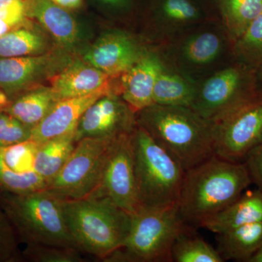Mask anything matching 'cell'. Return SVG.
Returning <instances> with one entry per match:
<instances>
[{"instance_id":"d6a6232c","label":"cell","mask_w":262,"mask_h":262,"mask_svg":"<svg viewBox=\"0 0 262 262\" xmlns=\"http://www.w3.org/2000/svg\"><path fill=\"white\" fill-rule=\"evenodd\" d=\"M17 237L0 198V262H15L20 259Z\"/></svg>"},{"instance_id":"4316f807","label":"cell","mask_w":262,"mask_h":262,"mask_svg":"<svg viewBox=\"0 0 262 262\" xmlns=\"http://www.w3.org/2000/svg\"><path fill=\"white\" fill-rule=\"evenodd\" d=\"M46 52L44 37L29 27L19 26L0 37V58L38 56Z\"/></svg>"},{"instance_id":"2e32d148","label":"cell","mask_w":262,"mask_h":262,"mask_svg":"<svg viewBox=\"0 0 262 262\" xmlns=\"http://www.w3.org/2000/svg\"><path fill=\"white\" fill-rule=\"evenodd\" d=\"M118 77H112L82 60L71 61L51 77L52 89L58 101L80 97L100 91L120 96V82L113 84Z\"/></svg>"},{"instance_id":"44dd1931","label":"cell","mask_w":262,"mask_h":262,"mask_svg":"<svg viewBox=\"0 0 262 262\" xmlns=\"http://www.w3.org/2000/svg\"><path fill=\"white\" fill-rule=\"evenodd\" d=\"M198 82L163 63L155 82L153 102L191 108L195 98Z\"/></svg>"},{"instance_id":"836d02e7","label":"cell","mask_w":262,"mask_h":262,"mask_svg":"<svg viewBox=\"0 0 262 262\" xmlns=\"http://www.w3.org/2000/svg\"><path fill=\"white\" fill-rule=\"evenodd\" d=\"M244 163L252 183L262 190V142L248 155Z\"/></svg>"},{"instance_id":"9c48e42d","label":"cell","mask_w":262,"mask_h":262,"mask_svg":"<svg viewBox=\"0 0 262 262\" xmlns=\"http://www.w3.org/2000/svg\"><path fill=\"white\" fill-rule=\"evenodd\" d=\"M117 139L85 138L77 141L70 158L48 183L46 189L63 200L92 195L99 185L108 154Z\"/></svg>"},{"instance_id":"7c38bea8","label":"cell","mask_w":262,"mask_h":262,"mask_svg":"<svg viewBox=\"0 0 262 262\" xmlns=\"http://www.w3.org/2000/svg\"><path fill=\"white\" fill-rule=\"evenodd\" d=\"M132 134L120 136L115 141L99 185L91 195L108 198L130 214L139 208L131 139Z\"/></svg>"},{"instance_id":"f1b7e54d","label":"cell","mask_w":262,"mask_h":262,"mask_svg":"<svg viewBox=\"0 0 262 262\" xmlns=\"http://www.w3.org/2000/svg\"><path fill=\"white\" fill-rule=\"evenodd\" d=\"M47 182L35 172L16 173L5 163L0 152V191L21 194L46 189Z\"/></svg>"},{"instance_id":"52a82bcc","label":"cell","mask_w":262,"mask_h":262,"mask_svg":"<svg viewBox=\"0 0 262 262\" xmlns=\"http://www.w3.org/2000/svg\"><path fill=\"white\" fill-rule=\"evenodd\" d=\"M131 139L139 208L178 203L185 170L142 127Z\"/></svg>"},{"instance_id":"9a60e30c","label":"cell","mask_w":262,"mask_h":262,"mask_svg":"<svg viewBox=\"0 0 262 262\" xmlns=\"http://www.w3.org/2000/svg\"><path fill=\"white\" fill-rule=\"evenodd\" d=\"M72 61L64 54L44 53L38 56L0 58V89L10 100L39 86Z\"/></svg>"},{"instance_id":"8d00e7d4","label":"cell","mask_w":262,"mask_h":262,"mask_svg":"<svg viewBox=\"0 0 262 262\" xmlns=\"http://www.w3.org/2000/svg\"><path fill=\"white\" fill-rule=\"evenodd\" d=\"M56 4L67 10H75L80 8L82 0H53Z\"/></svg>"},{"instance_id":"cb8c5ba5","label":"cell","mask_w":262,"mask_h":262,"mask_svg":"<svg viewBox=\"0 0 262 262\" xmlns=\"http://www.w3.org/2000/svg\"><path fill=\"white\" fill-rule=\"evenodd\" d=\"M76 144L75 131L40 143L33 170L47 182V185L67 163Z\"/></svg>"},{"instance_id":"e575fe53","label":"cell","mask_w":262,"mask_h":262,"mask_svg":"<svg viewBox=\"0 0 262 262\" xmlns=\"http://www.w3.org/2000/svg\"><path fill=\"white\" fill-rule=\"evenodd\" d=\"M100 4L107 8L113 13L125 15L130 13L134 7V0H97Z\"/></svg>"},{"instance_id":"484cf974","label":"cell","mask_w":262,"mask_h":262,"mask_svg":"<svg viewBox=\"0 0 262 262\" xmlns=\"http://www.w3.org/2000/svg\"><path fill=\"white\" fill-rule=\"evenodd\" d=\"M262 13V0H220L219 14L234 41Z\"/></svg>"},{"instance_id":"60d3db41","label":"cell","mask_w":262,"mask_h":262,"mask_svg":"<svg viewBox=\"0 0 262 262\" xmlns=\"http://www.w3.org/2000/svg\"><path fill=\"white\" fill-rule=\"evenodd\" d=\"M15 0H0V10L8 6L10 3H13Z\"/></svg>"},{"instance_id":"ab89813d","label":"cell","mask_w":262,"mask_h":262,"mask_svg":"<svg viewBox=\"0 0 262 262\" xmlns=\"http://www.w3.org/2000/svg\"><path fill=\"white\" fill-rule=\"evenodd\" d=\"M248 262H262V247L249 258Z\"/></svg>"},{"instance_id":"5bb4252c","label":"cell","mask_w":262,"mask_h":262,"mask_svg":"<svg viewBox=\"0 0 262 262\" xmlns=\"http://www.w3.org/2000/svg\"><path fill=\"white\" fill-rule=\"evenodd\" d=\"M136 113L120 95L98 98L81 117L75 131V140L85 138L117 139L130 134L137 126Z\"/></svg>"},{"instance_id":"8fae6325","label":"cell","mask_w":262,"mask_h":262,"mask_svg":"<svg viewBox=\"0 0 262 262\" xmlns=\"http://www.w3.org/2000/svg\"><path fill=\"white\" fill-rule=\"evenodd\" d=\"M211 18L215 17L201 0H151L141 36L150 46L158 47Z\"/></svg>"},{"instance_id":"277c9868","label":"cell","mask_w":262,"mask_h":262,"mask_svg":"<svg viewBox=\"0 0 262 262\" xmlns=\"http://www.w3.org/2000/svg\"><path fill=\"white\" fill-rule=\"evenodd\" d=\"M234 43L221 19L215 18L155 48L164 63L199 82L234 61Z\"/></svg>"},{"instance_id":"d590c367","label":"cell","mask_w":262,"mask_h":262,"mask_svg":"<svg viewBox=\"0 0 262 262\" xmlns=\"http://www.w3.org/2000/svg\"><path fill=\"white\" fill-rule=\"evenodd\" d=\"M201 1L213 17L220 18L219 9H220V0H201Z\"/></svg>"},{"instance_id":"7a4b0ae2","label":"cell","mask_w":262,"mask_h":262,"mask_svg":"<svg viewBox=\"0 0 262 262\" xmlns=\"http://www.w3.org/2000/svg\"><path fill=\"white\" fill-rule=\"evenodd\" d=\"M252 184L244 163H234L213 155L186 170L179 210L188 225L201 227L239 198Z\"/></svg>"},{"instance_id":"5b68a950","label":"cell","mask_w":262,"mask_h":262,"mask_svg":"<svg viewBox=\"0 0 262 262\" xmlns=\"http://www.w3.org/2000/svg\"><path fill=\"white\" fill-rule=\"evenodd\" d=\"M0 198L17 237L24 244L79 249L67 227L63 200L59 196L43 189L21 194L0 191Z\"/></svg>"},{"instance_id":"ac0fdd59","label":"cell","mask_w":262,"mask_h":262,"mask_svg":"<svg viewBox=\"0 0 262 262\" xmlns=\"http://www.w3.org/2000/svg\"><path fill=\"white\" fill-rule=\"evenodd\" d=\"M108 94L100 91L80 97L60 100L42 121L33 128L30 140L42 143L74 132L88 108L98 98Z\"/></svg>"},{"instance_id":"3957f363","label":"cell","mask_w":262,"mask_h":262,"mask_svg":"<svg viewBox=\"0 0 262 262\" xmlns=\"http://www.w3.org/2000/svg\"><path fill=\"white\" fill-rule=\"evenodd\" d=\"M66 222L77 247L104 261L126 241L132 214L106 198L63 200Z\"/></svg>"},{"instance_id":"4dcf8cb0","label":"cell","mask_w":262,"mask_h":262,"mask_svg":"<svg viewBox=\"0 0 262 262\" xmlns=\"http://www.w3.org/2000/svg\"><path fill=\"white\" fill-rule=\"evenodd\" d=\"M40 143L29 140L8 147L0 148L3 160L16 173L34 171V158Z\"/></svg>"},{"instance_id":"e0dca14e","label":"cell","mask_w":262,"mask_h":262,"mask_svg":"<svg viewBox=\"0 0 262 262\" xmlns=\"http://www.w3.org/2000/svg\"><path fill=\"white\" fill-rule=\"evenodd\" d=\"M163 63L152 46L120 76V96L136 113L154 103L153 91Z\"/></svg>"},{"instance_id":"74e56055","label":"cell","mask_w":262,"mask_h":262,"mask_svg":"<svg viewBox=\"0 0 262 262\" xmlns=\"http://www.w3.org/2000/svg\"><path fill=\"white\" fill-rule=\"evenodd\" d=\"M11 100L5 94L3 90L0 89V112L5 111L9 106Z\"/></svg>"},{"instance_id":"8992f818","label":"cell","mask_w":262,"mask_h":262,"mask_svg":"<svg viewBox=\"0 0 262 262\" xmlns=\"http://www.w3.org/2000/svg\"><path fill=\"white\" fill-rule=\"evenodd\" d=\"M189 228L181 216L178 203L161 208H139L132 214L126 241L104 261H173L174 243Z\"/></svg>"},{"instance_id":"d4e9b609","label":"cell","mask_w":262,"mask_h":262,"mask_svg":"<svg viewBox=\"0 0 262 262\" xmlns=\"http://www.w3.org/2000/svg\"><path fill=\"white\" fill-rule=\"evenodd\" d=\"M234 59L252 72L262 90V13L234 41Z\"/></svg>"},{"instance_id":"ffe728a7","label":"cell","mask_w":262,"mask_h":262,"mask_svg":"<svg viewBox=\"0 0 262 262\" xmlns=\"http://www.w3.org/2000/svg\"><path fill=\"white\" fill-rule=\"evenodd\" d=\"M262 223V190L244 192L233 203L201 225L213 233H223L250 224Z\"/></svg>"},{"instance_id":"7402d4cb","label":"cell","mask_w":262,"mask_h":262,"mask_svg":"<svg viewBox=\"0 0 262 262\" xmlns=\"http://www.w3.org/2000/svg\"><path fill=\"white\" fill-rule=\"evenodd\" d=\"M58 101L51 87L39 85L12 99L5 111L34 128Z\"/></svg>"},{"instance_id":"4fadbf2b","label":"cell","mask_w":262,"mask_h":262,"mask_svg":"<svg viewBox=\"0 0 262 262\" xmlns=\"http://www.w3.org/2000/svg\"><path fill=\"white\" fill-rule=\"evenodd\" d=\"M152 46L141 35L122 29L103 32L85 52L84 61L112 77H120Z\"/></svg>"},{"instance_id":"f35d334b","label":"cell","mask_w":262,"mask_h":262,"mask_svg":"<svg viewBox=\"0 0 262 262\" xmlns=\"http://www.w3.org/2000/svg\"><path fill=\"white\" fill-rule=\"evenodd\" d=\"M12 29H13V28L11 26H10L9 24L5 22L3 19L0 18V37L4 35L6 33L10 32Z\"/></svg>"},{"instance_id":"30bf717a","label":"cell","mask_w":262,"mask_h":262,"mask_svg":"<svg viewBox=\"0 0 262 262\" xmlns=\"http://www.w3.org/2000/svg\"><path fill=\"white\" fill-rule=\"evenodd\" d=\"M215 155L244 163L262 142V99L248 103L214 122Z\"/></svg>"},{"instance_id":"6da1fadb","label":"cell","mask_w":262,"mask_h":262,"mask_svg":"<svg viewBox=\"0 0 262 262\" xmlns=\"http://www.w3.org/2000/svg\"><path fill=\"white\" fill-rule=\"evenodd\" d=\"M136 117L137 125L185 171L215 155L214 124L192 108L153 103Z\"/></svg>"},{"instance_id":"603a6c76","label":"cell","mask_w":262,"mask_h":262,"mask_svg":"<svg viewBox=\"0 0 262 262\" xmlns=\"http://www.w3.org/2000/svg\"><path fill=\"white\" fill-rule=\"evenodd\" d=\"M217 251L225 260L248 262L262 247V223L250 224L216 236Z\"/></svg>"},{"instance_id":"83f0119b","label":"cell","mask_w":262,"mask_h":262,"mask_svg":"<svg viewBox=\"0 0 262 262\" xmlns=\"http://www.w3.org/2000/svg\"><path fill=\"white\" fill-rule=\"evenodd\" d=\"M176 262H223L220 253L204 239L192 234L189 228L179 234L172 248Z\"/></svg>"},{"instance_id":"d6986e66","label":"cell","mask_w":262,"mask_h":262,"mask_svg":"<svg viewBox=\"0 0 262 262\" xmlns=\"http://www.w3.org/2000/svg\"><path fill=\"white\" fill-rule=\"evenodd\" d=\"M27 16L36 19L62 48L71 50L80 39V31L68 10L53 0H24Z\"/></svg>"},{"instance_id":"f546056e","label":"cell","mask_w":262,"mask_h":262,"mask_svg":"<svg viewBox=\"0 0 262 262\" xmlns=\"http://www.w3.org/2000/svg\"><path fill=\"white\" fill-rule=\"evenodd\" d=\"M80 250L72 247L48 246V245H26L24 257L34 262H82Z\"/></svg>"},{"instance_id":"1f68e13d","label":"cell","mask_w":262,"mask_h":262,"mask_svg":"<svg viewBox=\"0 0 262 262\" xmlns=\"http://www.w3.org/2000/svg\"><path fill=\"white\" fill-rule=\"evenodd\" d=\"M33 127L23 123L6 111L0 112V148L29 141Z\"/></svg>"},{"instance_id":"ba28073f","label":"cell","mask_w":262,"mask_h":262,"mask_svg":"<svg viewBox=\"0 0 262 262\" xmlns=\"http://www.w3.org/2000/svg\"><path fill=\"white\" fill-rule=\"evenodd\" d=\"M261 99L262 90L255 75L234 60L198 82L191 108L214 123Z\"/></svg>"}]
</instances>
